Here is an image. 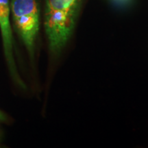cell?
I'll list each match as a JSON object with an SVG mask.
<instances>
[{"label": "cell", "instance_id": "obj_1", "mask_svg": "<svg viewBox=\"0 0 148 148\" xmlns=\"http://www.w3.org/2000/svg\"><path fill=\"white\" fill-rule=\"evenodd\" d=\"M10 8L16 32L21 37L31 58L39 30V10L36 0H11Z\"/></svg>", "mask_w": 148, "mask_h": 148}, {"label": "cell", "instance_id": "obj_2", "mask_svg": "<svg viewBox=\"0 0 148 148\" xmlns=\"http://www.w3.org/2000/svg\"><path fill=\"white\" fill-rule=\"evenodd\" d=\"M78 8L69 10H45V28L49 49L58 54L73 32Z\"/></svg>", "mask_w": 148, "mask_h": 148}, {"label": "cell", "instance_id": "obj_3", "mask_svg": "<svg viewBox=\"0 0 148 148\" xmlns=\"http://www.w3.org/2000/svg\"><path fill=\"white\" fill-rule=\"evenodd\" d=\"M10 12L9 0H0V29L5 58L12 78L20 86L25 88V84L18 75L13 57V38L10 23Z\"/></svg>", "mask_w": 148, "mask_h": 148}, {"label": "cell", "instance_id": "obj_4", "mask_svg": "<svg viewBox=\"0 0 148 148\" xmlns=\"http://www.w3.org/2000/svg\"><path fill=\"white\" fill-rule=\"evenodd\" d=\"M80 0H47L46 10H69L79 8Z\"/></svg>", "mask_w": 148, "mask_h": 148}, {"label": "cell", "instance_id": "obj_5", "mask_svg": "<svg viewBox=\"0 0 148 148\" xmlns=\"http://www.w3.org/2000/svg\"><path fill=\"white\" fill-rule=\"evenodd\" d=\"M110 1L116 5L124 7L132 4L134 0H110Z\"/></svg>", "mask_w": 148, "mask_h": 148}, {"label": "cell", "instance_id": "obj_6", "mask_svg": "<svg viewBox=\"0 0 148 148\" xmlns=\"http://www.w3.org/2000/svg\"><path fill=\"white\" fill-rule=\"evenodd\" d=\"M5 116H4V114L0 111V121H5Z\"/></svg>", "mask_w": 148, "mask_h": 148}]
</instances>
